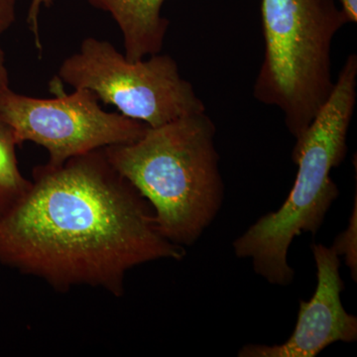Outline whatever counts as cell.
<instances>
[{
	"mask_svg": "<svg viewBox=\"0 0 357 357\" xmlns=\"http://www.w3.org/2000/svg\"><path fill=\"white\" fill-rule=\"evenodd\" d=\"M24 196L0 215V264L57 291L102 288L122 297L126 274L185 248L162 236L149 203L105 149L33 169Z\"/></svg>",
	"mask_w": 357,
	"mask_h": 357,
	"instance_id": "1",
	"label": "cell"
},
{
	"mask_svg": "<svg viewBox=\"0 0 357 357\" xmlns=\"http://www.w3.org/2000/svg\"><path fill=\"white\" fill-rule=\"evenodd\" d=\"M215 132L204 112L103 148L115 170L151 206L162 236L182 248L199 241L225 199Z\"/></svg>",
	"mask_w": 357,
	"mask_h": 357,
	"instance_id": "2",
	"label": "cell"
},
{
	"mask_svg": "<svg viewBox=\"0 0 357 357\" xmlns=\"http://www.w3.org/2000/svg\"><path fill=\"white\" fill-rule=\"evenodd\" d=\"M357 56L347 57L332 95L300 138L292 160L297 176L285 203L263 215L234 241V255L250 259L255 273L268 283L288 286L295 271L288 251L295 237L316 236L340 190L331 177L347 153V132L356 102Z\"/></svg>",
	"mask_w": 357,
	"mask_h": 357,
	"instance_id": "3",
	"label": "cell"
},
{
	"mask_svg": "<svg viewBox=\"0 0 357 357\" xmlns=\"http://www.w3.org/2000/svg\"><path fill=\"white\" fill-rule=\"evenodd\" d=\"M261 15L264 59L253 95L278 107L298 139L332 95V44L349 22L335 0H262Z\"/></svg>",
	"mask_w": 357,
	"mask_h": 357,
	"instance_id": "4",
	"label": "cell"
},
{
	"mask_svg": "<svg viewBox=\"0 0 357 357\" xmlns=\"http://www.w3.org/2000/svg\"><path fill=\"white\" fill-rule=\"evenodd\" d=\"M57 77L75 89L93 91L100 102L149 128L206 112L171 56L158 53L129 61L107 40L84 39L61 64Z\"/></svg>",
	"mask_w": 357,
	"mask_h": 357,
	"instance_id": "5",
	"label": "cell"
},
{
	"mask_svg": "<svg viewBox=\"0 0 357 357\" xmlns=\"http://www.w3.org/2000/svg\"><path fill=\"white\" fill-rule=\"evenodd\" d=\"M56 98H38L14 93H0V116L13 129L18 145H40L49 155L47 165L60 166L79 156L139 139L149 126L102 109L88 89L67 95L51 84Z\"/></svg>",
	"mask_w": 357,
	"mask_h": 357,
	"instance_id": "6",
	"label": "cell"
},
{
	"mask_svg": "<svg viewBox=\"0 0 357 357\" xmlns=\"http://www.w3.org/2000/svg\"><path fill=\"white\" fill-rule=\"evenodd\" d=\"M317 266L316 291L310 301H300L297 324L284 344H246L239 357H314L335 342L357 340V318L342 306L344 285L337 251L321 243L312 244Z\"/></svg>",
	"mask_w": 357,
	"mask_h": 357,
	"instance_id": "7",
	"label": "cell"
},
{
	"mask_svg": "<svg viewBox=\"0 0 357 357\" xmlns=\"http://www.w3.org/2000/svg\"><path fill=\"white\" fill-rule=\"evenodd\" d=\"M105 11L116 22L123 37L129 61L149 57L162 51L169 20L162 15L165 0H84Z\"/></svg>",
	"mask_w": 357,
	"mask_h": 357,
	"instance_id": "8",
	"label": "cell"
},
{
	"mask_svg": "<svg viewBox=\"0 0 357 357\" xmlns=\"http://www.w3.org/2000/svg\"><path fill=\"white\" fill-rule=\"evenodd\" d=\"M17 146L13 129L0 116V215L13 208L31 187V181L22 175L18 165Z\"/></svg>",
	"mask_w": 357,
	"mask_h": 357,
	"instance_id": "9",
	"label": "cell"
},
{
	"mask_svg": "<svg viewBox=\"0 0 357 357\" xmlns=\"http://www.w3.org/2000/svg\"><path fill=\"white\" fill-rule=\"evenodd\" d=\"M357 199H354V210L352 211L351 220L347 229L337 237L333 249L338 255H344L347 264L351 271L352 279L356 281L357 259H356V234H357Z\"/></svg>",
	"mask_w": 357,
	"mask_h": 357,
	"instance_id": "10",
	"label": "cell"
},
{
	"mask_svg": "<svg viewBox=\"0 0 357 357\" xmlns=\"http://www.w3.org/2000/svg\"><path fill=\"white\" fill-rule=\"evenodd\" d=\"M54 0H31L30 3L29 10H28L27 15V24L29 26V29L31 30L35 38V46L38 49V51L43 50L41 40H40L39 35V14L42 7L49 8L53 6Z\"/></svg>",
	"mask_w": 357,
	"mask_h": 357,
	"instance_id": "11",
	"label": "cell"
},
{
	"mask_svg": "<svg viewBox=\"0 0 357 357\" xmlns=\"http://www.w3.org/2000/svg\"><path fill=\"white\" fill-rule=\"evenodd\" d=\"M17 0H0V35L13 26L16 17Z\"/></svg>",
	"mask_w": 357,
	"mask_h": 357,
	"instance_id": "12",
	"label": "cell"
},
{
	"mask_svg": "<svg viewBox=\"0 0 357 357\" xmlns=\"http://www.w3.org/2000/svg\"><path fill=\"white\" fill-rule=\"evenodd\" d=\"M9 89L8 70L6 64V54L0 46V93Z\"/></svg>",
	"mask_w": 357,
	"mask_h": 357,
	"instance_id": "13",
	"label": "cell"
},
{
	"mask_svg": "<svg viewBox=\"0 0 357 357\" xmlns=\"http://www.w3.org/2000/svg\"><path fill=\"white\" fill-rule=\"evenodd\" d=\"M342 10L349 23H356L357 21V0H340Z\"/></svg>",
	"mask_w": 357,
	"mask_h": 357,
	"instance_id": "14",
	"label": "cell"
}]
</instances>
